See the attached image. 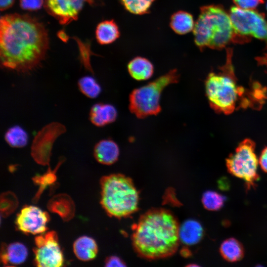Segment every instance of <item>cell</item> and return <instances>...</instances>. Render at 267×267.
Wrapping results in <instances>:
<instances>
[{
	"label": "cell",
	"instance_id": "ffe728a7",
	"mask_svg": "<svg viewBox=\"0 0 267 267\" xmlns=\"http://www.w3.org/2000/svg\"><path fill=\"white\" fill-rule=\"evenodd\" d=\"M194 25L193 16L185 11H178L170 18V26L171 29L178 35H184L193 31Z\"/></svg>",
	"mask_w": 267,
	"mask_h": 267
},
{
	"label": "cell",
	"instance_id": "6da1fadb",
	"mask_svg": "<svg viewBox=\"0 0 267 267\" xmlns=\"http://www.w3.org/2000/svg\"><path fill=\"white\" fill-rule=\"evenodd\" d=\"M49 46L47 30L27 14H9L0 20V60L4 68L27 73L44 59Z\"/></svg>",
	"mask_w": 267,
	"mask_h": 267
},
{
	"label": "cell",
	"instance_id": "d4e9b609",
	"mask_svg": "<svg viewBox=\"0 0 267 267\" xmlns=\"http://www.w3.org/2000/svg\"><path fill=\"white\" fill-rule=\"evenodd\" d=\"M225 197L214 191H207L203 194L202 204L206 209L210 211L220 210L224 205Z\"/></svg>",
	"mask_w": 267,
	"mask_h": 267
},
{
	"label": "cell",
	"instance_id": "cb8c5ba5",
	"mask_svg": "<svg viewBox=\"0 0 267 267\" xmlns=\"http://www.w3.org/2000/svg\"><path fill=\"white\" fill-rule=\"evenodd\" d=\"M156 0H119L125 8L130 13L142 15L149 12L150 7Z\"/></svg>",
	"mask_w": 267,
	"mask_h": 267
},
{
	"label": "cell",
	"instance_id": "4dcf8cb0",
	"mask_svg": "<svg viewBox=\"0 0 267 267\" xmlns=\"http://www.w3.org/2000/svg\"><path fill=\"white\" fill-rule=\"evenodd\" d=\"M14 0H0V9L4 11L11 7Z\"/></svg>",
	"mask_w": 267,
	"mask_h": 267
},
{
	"label": "cell",
	"instance_id": "3957f363",
	"mask_svg": "<svg viewBox=\"0 0 267 267\" xmlns=\"http://www.w3.org/2000/svg\"><path fill=\"white\" fill-rule=\"evenodd\" d=\"M193 32L195 44L201 50L222 49L231 43L250 41L235 33L229 13L219 5L201 7Z\"/></svg>",
	"mask_w": 267,
	"mask_h": 267
},
{
	"label": "cell",
	"instance_id": "ba28073f",
	"mask_svg": "<svg viewBox=\"0 0 267 267\" xmlns=\"http://www.w3.org/2000/svg\"><path fill=\"white\" fill-rule=\"evenodd\" d=\"M229 14L238 35L249 39L253 37L264 41L267 45V20L263 13L233 6Z\"/></svg>",
	"mask_w": 267,
	"mask_h": 267
},
{
	"label": "cell",
	"instance_id": "5b68a950",
	"mask_svg": "<svg viewBox=\"0 0 267 267\" xmlns=\"http://www.w3.org/2000/svg\"><path fill=\"white\" fill-rule=\"evenodd\" d=\"M226 62L218 72L209 74L205 90L211 107L216 112L229 114L236 108L244 89L237 85L231 63V51L228 50Z\"/></svg>",
	"mask_w": 267,
	"mask_h": 267
},
{
	"label": "cell",
	"instance_id": "ac0fdd59",
	"mask_svg": "<svg viewBox=\"0 0 267 267\" xmlns=\"http://www.w3.org/2000/svg\"><path fill=\"white\" fill-rule=\"evenodd\" d=\"M203 232V228L198 222L189 220L179 226V240L186 245H194L201 240Z\"/></svg>",
	"mask_w": 267,
	"mask_h": 267
},
{
	"label": "cell",
	"instance_id": "4316f807",
	"mask_svg": "<svg viewBox=\"0 0 267 267\" xmlns=\"http://www.w3.org/2000/svg\"><path fill=\"white\" fill-rule=\"evenodd\" d=\"M78 43L80 45L81 58L82 64L87 70L93 74V72L90 62V52L89 49H87V47L85 46L86 45H82L80 42Z\"/></svg>",
	"mask_w": 267,
	"mask_h": 267
},
{
	"label": "cell",
	"instance_id": "9a60e30c",
	"mask_svg": "<svg viewBox=\"0 0 267 267\" xmlns=\"http://www.w3.org/2000/svg\"><path fill=\"white\" fill-rule=\"evenodd\" d=\"M26 246L20 242L8 245L2 244L0 253L1 261L4 266H16L23 263L27 257Z\"/></svg>",
	"mask_w": 267,
	"mask_h": 267
},
{
	"label": "cell",
	"instance_id": "30bf717a",
	"mask_svg": "<svg viewBox=\"0 0 267 267\" xmlns=\"http://www.w3.org/2000/svg\"><path fill=\"white\" fill-rule=\"evenodd\" d=\"M34 263L39 267H59L63 265V253L55 231H50L35 238Z\"/></svg>",
	"mask_w": 267,
	"mask_h": 267
},
{
	"label": "cell",
	"instance_id": "484cf974",
	"mask_svg": "<svg viewBox=\"0 0 267 267\" xmlns=\"http://www.w3.org/2000/svg\"><path fill=\"white\" fill-rule=\"evenodd\" d=\"M232 1L236 6L247 10L255 9L264 2V0H232Z\"/></svg>",
	"mask_w": 267,
	"mask_h": 267
},
{
	"label": "cell",
	"instance_id": "5bb4252c",
	"mask_svg": "<svg viewBox=\"0 0 267 267\" xmlns=\"http://www.w3.org/2000/svg\"><path fill=\"white\" fill-rule=\"evenodd\" d=\"M120 150L117 144L112 139H103L94 146L93 155L99 163L110 165L118 159Z\"/></svg>",
	"mask_w": 267,
	"mask_h": 267
},
{
	"label": "cell",
	"instance_id": "f546056e",
	"mask_svg": "<svg viewBox=\"0 0 267 267\" xmlns=\"http://www.w3.org/2000/svg\"><path fill=\"white\" fill-rule=\"evenodd\" d=\"M259 164L263 171L267 173V147L262 150L259 157Z\"/></svg>",
	"mask_w": 267,
	"mask_h": 267
},
{
	"label": "cell",
	"instance_id": "1f68e13d",
	"mask_svg": "<svg viewBox=\"0 0 267 267\" xmlns=\"http://www.w3.org/2000/svg\"><path fill=\"white\" fill-rule=\"evenodd\" d=\"M266 8H267V5H266Z\"/></svg>",
	"mask_w": 267,
	"mask_h": 267
},
{
	"label": "cell",
	"instance_id": "d6986e66",
	"mask_svg": "<svg viewBox=\"0 0 267 267\" xmlns=\"http://www.w3.org/2000/svg\"><path fill=\"white\" fill-rule=\"evenodd\" d=\"M120 32L118 25L113 20L99 23L96 28V39L100 44H108L118 39Z\"/></svg>",
	"mask_w": 267,
	"mask_h": 267
},
{
	"label": "cell",
	"instance_id": "7a4b0ae2",
	"mask_svg": "<svg viewBox=\"0 0 267 267\" xmlns=\"http://www.w3.org/2000/svg\"><path fill=\"white\" fill-rule=\"evenodd\" d=\"M179 226L175 216L163 209L151 210L141 216L132 235L135 251L143 258H167L177 251Z\"/></svg>",
	"mask_w": 267,
	"mask_h": 267
},
{
	"label": "cell",
	"instance_id": "52a82bcc",
	"mask_svg": "<svg viewBox=\"0 0 267 267\" xmlns=\"http://www.w3.org/2000/svg\"><path fill=\"white\" fill-rule=\"evenodd\" d=\"M255 148L254 142L250 139H245L226 160L228 172L243 180L248 189L254 187L259 178L257 173L259 160Z\"/></svg>",
	"mask_w": 267,
	"mask_h": 267
},
{
	"label": "cell",
	"instance_id": "f1b7e54d",
	"mask_svg": "<svg viewBox=\"0 0 267 267\" xmlns=\"http://www.w3.org/2000/svg\"><path fill=\"white\" fill-rule=\"evenodd\" d=\"M106 267H124L125 264L118 257L116 256H111L107 258L105 262Z\"/></svg>",
	"mask_w": 267,
	"mask_h": 267
},
{
	"label": "cell",
	"instance_id": "4fadbf2b",
	"mask_svg": "<svg viewBox=\"0 0 267 267\" xmlns=\"http://www.w3.org/2000/svg\"><path fill=\"white\" fill-rule=\"evenodd\" d=\"M117 118V110L110 104L95 103L91 107L89 114L91 123L98 127H102L114 122Z\"/></svg>",
	"mask_w": 267,
	"mask_h": 267
},
{
	"label": "cell",
	"instance_id": "44dd1931",
	"mask_svg": "<svg viewBox=\"0 0 267 267\" xmlns=\"http://www.w3.org/2000/svg\"><path fill=\"white\" fill-rule=\"evenodd\" d=\"M220 252L222 257L229 262L239 261L244 255L242 244L234 238H229L224 240L220 246Z\"/></svg>",
	"mask_w": 267,
	"mask_h": 267
},
{
	"label": "cell",
	"instance_id": "2e32d148",
	"mask_svg": "<svg viewBox=\"0 0 267 267\" xmlns=\"http://www.w3.org/2000/svg\"><path fill=\"white\" fill-rule=\"evenodd\" d=\"M130 76L137 81H145L150 78L154 73V66L147 58L137 56L132 59L128 64Z\"/></svg>",
	"mask_w": 267,
	"mask_h": 267
},
{
	"label": "cell",
	"instance_id": "7c38bea8",
	"mask_svg": "<svg viewBox=\"0 0 267 267\" xmlns=\"http://www.w3.org/2000/svg\"><path fill=\"white\" fill-rule=\"evenodd\" d=\"M93 0H44L46 11L61 24L76 20L86 2L91 4Z\"/></svg>",
	"mask_w": 267,
	"mask_h": 267
},
{
	"label": "cell",
	"instance_id": "8992f818",
	"mask_svg": "<svg viewBox=\"0 0 267 267\" xmlns=\"http://www.w3.org/2000/svg\"><path fill=\"white\" fill-rule=\"evenodd\" d=\"M177 70L173 69L147 84L134 89L129 96V109L139 119L156 115L161 110L162 91L169 85L179 80Z\"/></svg>",
	"mask_w": 267,
	"mask_h": 267
},
{
	"label": "cell",
	"instance_id": "8fae6325",
	"mask_svg": "<svg viewBox=\"0 0 267 267\" xmlns=\"http://www.w3.org/2000/svg\"><path fill=\"white\" fill-rule=\"evenodd\" d=\"M49 220L48 214L35 206L23 207L17 215L16 225L18 229L25 233L43 234L46 230Z\"/></svg>",
	"mask_w": 267,
	"mask_h": 267
},
{
	"label": "cell",
	"instance_id": "83f0119b",
	"mask_svg": "<svg viewBox=\"0 0 267 267\" xmlns=\"http://www.w3.org/2000/svg\"><path fill=\"white\" fill-rule=\"evenodd\" d=\"M44 0H19L20 6L23 9L35 11L44 4Z\"/></svg>",
	"mask_w": 267,
	"mask_h": 267
},
{
	"label": "cell",
	"instance_id": "9c48e42d",
	"mask_svg": "<svg viewBox=\"0 0 267 267\" xmlns=\"http://www.w3.org/2000/svg\"><path fill=\"white\" fill-rule=\"evenodd\" d=\"M66 132V127L58 122L44 126L35 136L31 147V154L38 164L47 165L50 161L54 143Z\"/></svg>",
	"mask_w": 267,
	"mask_h": 267
},
{
	"label": "cell",
	"instance_id": "e0dca14e",
	"mask_svg": "<svg viewBox=\"0 0 267 267\" xmlns=\"http://www.w3.org/2000/svg\"><path fill=\"white\" fill-rule=\"evenodd\" d=\"M73 251L78 259L83 261H89L96 257L98 247L96 242L92 238L82 236L74 242Z\"/></svg>",
	"mask_w": 267,
	"mask_h": 267
},
{
	"label": "cell",
	"instance_id": "603a6c76",
	"mask_svg": "<svg viewBox=\"0 0 267 267\" xmlns=\"http://www.w3.org/2000/svg\"><path fill=\"white\" fill-rule=\"evenodd\" d=\"M80 91L90 98H96L100 93L101 88L96 80L91 76H84L78 81Z\"/></svg>",
	"mask_w": 267,
	"mask_h": 267
},
{
	"label": "cell",
	"instance_id": "7402d4cb",
	"mask_svg": "<svg viewBox=\"0 0 267 267\" xmlns=\"http://www.w3.org/2000/svg\"><path fill=\"white\" fill-rule=\"evenodd\" d=\"M6 143L13 148L25 147L28 141V135L22 127L18 125L9 128L4 134Z\"/></svg>",
	"mask_w": 267,
	"mask_h": 267
},
{
	"label": "cell",
	"instance_id": "277c9868",
	"mask_svg": "<svg viewBox=\"0 0 267 267\" xmlns=\"http://www.w3.org/2000/svg\"><path fill=\"white\" fill-rule=\"evenodd\" d=\"M100 203L107 213L117 218L137 211L139 196L132 180L120 174L104 176L100 180Z\"/></svg>",
	"mask_w": 267,
	"mask_h": 267
}]
</instances>
